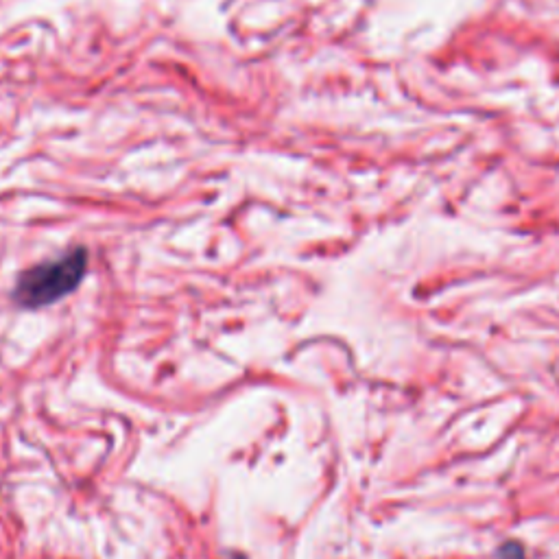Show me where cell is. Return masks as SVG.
Here are the masks:
<instances>
[{
    "label": "cell",
    "instance_id": "1",
    "mask_svg": "<svg viewBox=\"0 0 559 559\" xmlns=\"http://www.w3.org/2000/svg\"><path fill=\"white\" fill-rule=\"evenodd\" d=\"M88 271L86 249H73V252L46 260V263L27 269L18 278L14 297L20 306L40 308L55 304L68 293H73Z\"/></svg>",
    "mask_w": 559,
    "mask_h": 559
}]
</instances>
